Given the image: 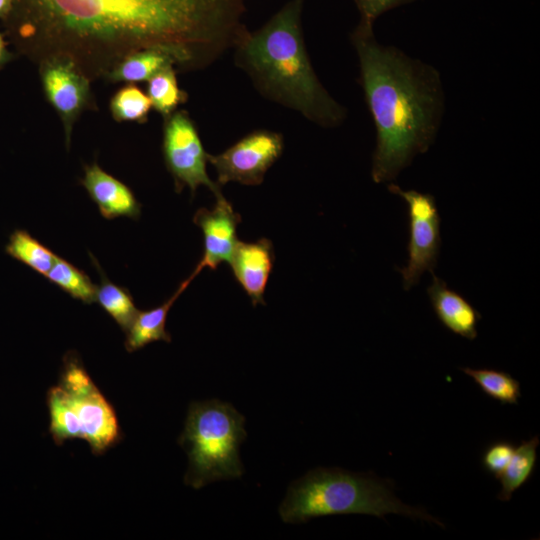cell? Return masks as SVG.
<instances>
[{
	"label": "cell",
	"mask_w": 540,
	"mask_h": 540,
	"mask_svg": "<svg viewBox=\"0 0 540 540\" xmlns=\"http://www.w3.org/2000/svg\"><path fill=\"white\" fill-rule=\"evenodd\" d=\"M245 13L244 0H13L2 22L19 54L68 57L93 81L147 49L205 69L248 31Z\"/></svg>",
	"instance_id": "1"
},
{
	"label": "cell",
	"mask_w": 540,
	"mask_h": 540,
	"mask_svg": "<svg viewBox=\"0 0 540 540\" xmlns=\"http://www.w3.org/2000/svg\"><path fill=\"white\" fill-rule=\"evenodd\" d=\"M350 38L376 129L371 176L375 183L391 182L435 141L445 108L441 76L432 65L379 43L372 24L359 20Z\"/></svg>",
	"instance_id": "2"
},
{
	"label": "cell",
	"mask_w": 540,
	"mask_h": 540,
	"mask_svg": "<svg viewBox=\"0 0 540 540\" xmlns=\"http://www.w3.org/2000/svg\"><path fill=\"white\" fill-rule=\"evenodd\" d=\"M303 0H290L261 28L247 33L234 61L265 98L324 127L340 126L347 110L324 88L311 64L302 30Z\"/></svg>",
	"instance_id": "3"
},
{
	"label": "cell",
	"mask_w": 540,
	"mask_h": 540,
	"mask_svg": "<svg viewBox=\"0 0 540 540\" xmlns=\"http://www.w3.org/2000/svg\"><path fill=\"white\" fill-rule=\"evenodd\" d=\"M390 513L444 527L424 509L401 502L394 494L392 481L339 468H317L308 472L292 483L279 507L280 517L286 523L345 514H367L384 519Z\"/></svg>",
	"instance_id": "4"
},
{
	"label": "cell",
	"mask_w": 540,
	"mask_h": 540,
	"mask_svg": "<svg viewBox=\"0 0 540 540\" xmlns=\"http://www.w3.org/2000/svg\"><path fill=\"white\" fill-rule=\"evenodd\" d=\"M49 431L57 445L80 438L95 455L117 444L121 430L116 413L86 371L79 355L68 351L57 385L47 392Z\"/></svg>",
	"instance_id": "5"
},
{
	"label": "cell",
	"mask_w": 540,
	"mask_h": 540,
	"mask_svg": "<svg viewBox=\"0 0 540 540\" xmlns=\"http://www.w3.org/2000/svg\"><path fill=\"white\" fill-rule=\"evenodd\" d=\"M244 423L243 415L227 402L212 399L190 404L178 439L189 458L186 485L200 489L243 474L239 446L247 436Z\"/></svg>",
	"instance_id": "6"
},
{
	"label": "cell",
	"mask_w": 540,
	"mask_h": 540,
	"mask_svg": "<svg viewBox=\"0 0 540 540\" xmlns=\"http://www.w3.org/2000/svg\"><path fill=\"white\" fill-rule=\"evenodd\" d=\"M162 153L166 168L174 179L176 192L188 187L194 195L196 189L203 185L216 198L223 196L220 185L207 173L208 153L195 123L186 111L176 110L164 118Z\"/></svg>",
	"instance_id": "7"
},
{
	"label": "cell",
	"mask_w": 540,
	"mask_h": 540,
	"mask_svg": "<svg viewBox=\"0 0 540 540\" xmlns=\"http://www.w3.org/2000/svg\"><path fill=\"white\" fill-rule=\"evenodd\" d=\"M388 190L400 196L407 205L410 228L408 260L399 272L404 289L409 290L419 282L424 272L433 273L437 264L441 244L440 217L432 195L403 190L393 183L388 185Z\"/></svg>",
	"instance_id": "8"
},
{
	"label": "cell",
	"mask_w": 540,
	"mask_h": 540,
	"mask_svg": "<svg viewBox=\"0 0 540 540\" xmlns=\"http://www.w3.org/2000/svg\"><path fill=\"white\" fill-rule=\"evenodd\" d=\"M38 65L39 78L47 102L59 116L70 148L75 123L87 110H97L92 80L75 62L65 56H52Z\"/></svg>",
	"instance_id": "9"
},
{
	"label": "cell",
	"mask_w": 540,
	"mask_h": 540,
	"mask_svg": "<svg viewBox=\"0 0 540 540\" xmlns=\"http://www.w3.org/2000/svg\"><path fill=\"white\" fill-rule=\"evenodd\" d=\"M283 147L280 133L260 129L245 135L220 154H208L207 160L215 168L220 186L228 182L259 185L280 158Z\"/></svg>",
	"instance_id": "10"
},
{
	"label": "cell",
	"mask_w": 540,
	"mask_h": 540,
	"mask_svg": "<svg viewBox=\"0 0 540 540\" xmlns=\"http://www.w3.org/2000/svg\"><path fill=\"white\" fill-rule=\"evenodd\" d=\"M193 221L202 230L204 245L202 258L196 268L200 271L204 268L216 270L221 263L229 264L239 241L237 226L241 221L232 205L224 196H220L216 198L213 209H198Z\"/></svg>",
	"instance_id": "11"
},
{
	"label": "cell",
	"mask_w": 540,
	"mask_h": 540,
	"mask_svg": "<svg viewBox=\"0 0 540 540\" xmlns=\"http://www.w3.org/2000/svg\"><path fill=\"white\" fill-rule=\"evenodd\" d=\"M83 169L84 176L79 182L104 218L137 220L140 217L141 204L126 184L103 170L96 161L85 164Z\"/></svg>",
	"instance_id": "12"
},
{
	"label": "cell",
	"mask_w": 540,
	"mask_h": 540,
	"mask_svg": "<svg viewBox=\"0 0 540 540\" xmlns=\"http://www.w3.org/2000/svg\"><path fill=\"white\" fill-rule=\"evenodd\" d=\"M273 263L274 252L270 240L261 238L256 242L238 241L229 265L253 305L265 304L263 296Z\"/></svg>",
	"instance_id": "13"
},
{
	"label": "cell",
	"mask_w": 540,
	"mask_h": 540,
	"mask_svg": "<svg viewBox=\"0 0 540 540\" xmlns=\"http://www.w3.org/2000/svg\"><path fill=\"white\" fill-rule=\"evenodd\" d=\"M427 294L437 318L448 330L468 340L477 337L481 314L462 295L434 274Z\"/></svg>",
	"instance_id": "14"
},
{
	"label": "cell",
	"mask_w": 540,
	"mask_h": 540,
	"mask_svg": "<svg viewBox=\"0 0 540 540\" xmlns=\"http://www.w3.org/2000/svg\"><path fill=\"white\" fill-rule=\"evenodd\" d=\"M199 273L200 271L195 268L191 275L181 282L172 296L160 306L147 311H138L132 324L125 332L126 339L124 345L128 352H134L154 341H171V336L166 331L168 312L174 302Z\"/></svg>",
	"instance_id": "15"
},
{
	"label": "cell",
	"mask_w": 540,
	"mask_h": 540,
	"mask_svg": "<svg viewBox=\"0 0 540 540\" xmlns=\"http://www.w3.org/2000/svg\"><path fill=\"white\" fill-rule=\"evenodd\" d=\"M174 60L167 53L157 49L135 52L119 62L105 77L109 83L135 84L147 82Z\"/></svg>",
	"instance_id": "16"
},
{
	"label": "cell",
	"mask_w": 540,
	"mask_h": 540,
	"mask_svg": "<svg viewBox=\"0 0 540 540\" xmlns=\"http://www.w3.org/2000/svg\"><path fill=\"white\" fill-rule=\"evenodd\" d=\"M89 256L101 278L100 285L96 289L95 302L126 332L138 313L133 297L128 289L113 283L106 276L97 259L91 253Z\"/></svg>",
	"instance_id": "17"
},
{
	"label": "cell",
	"mask_w": 540,
	"mask_h": 540,
	"mask_svg": "<svg viewBox=\"0 0 540 540\" xmlns=\"http://www.w3.org/2000/svg\"><path fill=\"white\" fill-rule=\"evenodd\" d=\"M539 444L540 440L536 435L515 448L511 460L497 478L501 483V490L497 496L499 500L509 501L513 493L531 478L536 467Z\"/></svg>",
	"instance_id": "18"
},
{
	"label": "cell",
	"mask_w": 540,
	"mask_h": 540,
	"mask_svg": "<svg viewBox=\"0 0 540 540\" xmlns=\"http://www.w3.org/2000/svg\"><path fill=\"white\" fill-rule=\"evenodd\" d=\"M5 252L40 275L46 276L57 255L23 229H15L5 245Z\"/></svg>",
	"instance_id": "19"
},
{
	"label": "cell",
	"mask_w": 540,
	"mask_h": 540,
	"mask_svg": "<svg viewBox=\"0 0 540 540\" xmlns=\"http://www.w3.org/2000/svg\"><path fill=\"white\" fill-rule=\"evenodd\" d=\"M481 391L502 405H517L521 398L520 382L507 372L489 368H460Z\"/></svg>",
	"instance_id": "20"
},
{
	"label": "cell",
	"mask_w": 540,
	"mask_h": 540,
	"mask_svg": "<svg viewBox=\"0 0 540 540\" xmlns=\"http://www.w3.org/2000/svg\"><path fill=\"white\" fill-rule=\"evenodd\" d=\"M147 95L152 109L163 118L176 111L188 98L187 93L178 85L176 68L173 65L165 67L147 81Z\"/></svg>",
	"instance_id": "21"
},
{
	"label": "cell",
	"mask_w": 540,
	"mask_h": 540,
	"mask_svg": "<svg viewBox=\"0 0 540 540\" xmlns=\"http://www.w3.org/2000/svg\"><path fill=\"white\" fill-rule=\"evenodd\" d=\"M45 277L72 298L84 304L95 302L97 285L69 261L58 256Z\"/></svg>",
	"instance_id": "22"
},
{
	"label": "cell",
	"mask_w": 540,
	"mask_h": 540,
	"mask_svg": "<svg viewBox=\"0 0 540 540\" xmlns=\"http://www.w3.org/2000/svg\"><path fill=\"white\" fill-rule=\"evenodd\" d=\"M152 109L151 101L135 84L120 87L110 99L109 110L117 122L144 123Z\"/></svg>",
	"instance_id": "23"
},
{
	"label": "cell",
	"mask_w": 540,
	"mask_h": 540,
	"mask_svg": "<svg viewBox=\"0 0 540 540\" xmlns=\"http://www.w3.org/2000/svg\"><path fill=\"white\" fill-rule=\"evenodd\" d=\"M516 446L507 440L490 444L482 454V467L490 475L498 478L511 460Z\"/></svg>",
	"instance_id": "24"
},
{
	"label": "cell",
	"mask_w": 540,
	"mask_h": 540,
	"mask_svg": "<svg viewBox=\"0 0 540 540\" xmlns=\"http://www.w3.org/2000/svg\"><path fill=\"white\" fill-rule=\"evenodd\" d=\"M360 14V21L374 24L387 11L409 4L415 0H354Z\"/></svg>",
	"instance_id": "25"
},
{
	"label": "cell",
	"mask_w": 540,
	"mask_h": 540,
	"mask_svg": "<svg viewBox=\"0 0 540 540\" xmlns=\"http://www.w3.org/2000/svg\"><path fill=\"white\" fill-rule=\"evenodd\" d=\"M15 58V55L7 49L3 35L0 33V70L10 61Z\"/></svg>",
	"instance_id": "26"
},
{
	"label": "cell",
	"mask_w": 540,
	"mask_h": 540,
	"mask_svg": "<svg viewBox=\"0 0 540 540\" xmlns=\"http://www.w3.org/2000/svg\"><path fill=\"white\" fill-rule=\"evenodd\" d=\"M13 0H0V19H6L11 11Z\"/></svg>",
	"instance_id": "27"
}]
</instances>
